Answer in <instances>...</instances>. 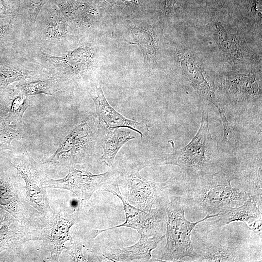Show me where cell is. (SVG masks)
Here are the masks:
<instances>
[{
	"instance_id": "cell-1",
	"label": "cell",
	"mask_w": 262,
	"mask_h": 262,
	"mask_svg": "<svg viewBox=\"0 0 262 262\" xmlns=\"http://www.w3.org/2000/svg\"><path fill=\"white\" fill-rule=\"evenodd\" d=\"M168 142L172 145L173 151L163 158L150 161V165H177L180 168L178 178L185 183L221 169L219 168L221 160L218 145L211 135L207 112H203L200 127L187 146L177 149L172 140Z\"/></svg>"
},
{
	"instance_id": "cell-2",
	"label": "cell",
	"mask_w": 262,
	"mask_h": 262,
	"mask_svg": "<svg viewBox=\"0 0 262 262\" xmlns=\"http://www.w3.org/2000/svg\"><path fill=\"white\" fill-rule=\"evenodd\" d=\"M236 177L228 170L200 176L186 182L187 186L184 201L207 214H217L225 207L239 206L248 198L245 191L233 188L231 181Z\"/></svg>"
},
{
	"instance_id": "cell-3",
	"label": "cell",
	"mask_w": 262,
	"mask_h": 262,
	"mask_svg": "<svg viewBox=\"0 0 262 262\" xmlns=\"http://www.w3.org/2000/svg\"><path fill=\"white\" fill-rule=\"evenodd\" d=\"M99 146L98 120L90 115L71 130L53 154L40 164L69 170L97 157Z\"/></svg>"
},
{
	"instance_id": "cell-4",
	"label": "cell",
	"mask_w": 262,
	"mask_h": 262,
	"mask_svg": "<svg viewBox=\"0 0 262 262\" xmlns=\"http://www.w3.org/2000/svg\"><path fill=\"white\" fill-rule=\"evenodd\" d=\"M149 166V162H125L115 165V181L122 192L123 198L130 204L146 209L153 206L164 207L169 199L172 179L157 183L143 177L140 171Z\"/></svg>"
},
{
	"instance_id": "cell-5",
	"label": "cell",
	"mask_w": 262,
	"mask_h": 262,
	"mask_svg": "<svg viewBox=\"0 0 262 262\" xmlns=\"http://www.w3.org/2000/svg\"><path fill=\"white\" fill-rule=\"evenodd\" d=\"M0 208L22 224L42 229L44 221L29 203L25 184L16 170L0 153Z\"/></svg>"
},
{
	"instance_id": "cell-6",
	"label": "cell",
	"mask_w": 262,
	"mask_h": 262,
	"mask_svg": "<svg viewBox=\"0 0 262 262\" xmlns=\"http://www.w3.org/2000/svg\"><path fill=\"white\" fill-rule=\"evenodd\" d=\"M183 203L181 197L175 196L171 199L169 198L165 204L167 215L166 243L159 258L162 261L175 262L189 257L199 261V257L195 251L191 239V232L197 224L218 216V213L207 214L200 220L191 222L185 218Z\"/></svg>"
},
{
	"instance_id": "cell-7",
	"label": "cell",
	"mask_w": 262,
	"mask_h": 262,
	"mask_svg": "<svg viewBox=\"0 0 262 262\" xmlns=\"http://www.w3.org/2000/svg\"><path fill=\"white\" fill-rule=\"evenodd\" d=\"M23 179L30 205L42 216L45 224L54 211L50 207L47 188L48 176L42 165L38 164L25 149H15L2 153Z\"/></svg>"
},
{
	"instance_id": "cell-8",
	"label": "cell",
	"mask_w": 262,
	"mask_h": 262,
	"mask_svg": "<svg viewBox=\"0 0 262 262\" xmlns=\"http://www.w3.org/2000/svg\"><path fill=\"white\" fill-rule=\"evenodd\" d=\"M116 195L121 200L126 215L123 223L103 229H93L92 236L95 238L105 231L119 227H127L135 229L140 236L151 237L163 234L164 223L165 222L164 207L156 206L155 208L142 209L134 207L126 201L121 194L115 181L112 183L105 190Z\"/></svg>"
},
{
	"instance_id": "cell-9",
	"label": "cell",
	"mask_w": 262,
	"mask_h": 262,
	"mask_svg": "<svg viewBox=\"0 0 262 262\" xmlns=\"http://www.w3.org/2000/svg\"><path fill=\"white\" fill-rule=\"evenodd\" d=\"M66 176L60 179L47 177L44 185L47 188L66 189L73 193L81 202L88 200L98 189L104 191L115 180V166L110 170L95 174L77 166L69 169Z\"/></svg>"
},
{
	"instance_id": "cell-10",
	"label": "cell",
	"mask_w": 262,
	"mask_h": 262,
	"mask_svg": "<svg viewBox=\"0 0 262 262\" xmlns=\"http://www.w3.org/2000/svg\"><path fill=\"white\" fill-rule=\"evenodd\" d=\"M81 209L69 214L64 210L54 212L52 217L45 224L42 230L43 245L50 253L49 262H58L65 244L72 240L69 234L71 228L77 224L82 217Z\"/></svg>"
},
{
	"instance_id": "cell-11",
	"label": "cell",
	"mask_w": 262,
	"mask_h": 262,
	"mask_svg": "<svg viewBox=\"0 0 262 262\" xmlns=\"http://www.w3.org/2000/svg\"><path fill=\"white\" fill-rule=\"evenodd\" d=\"M89 93L96 107L98 130L127 128L137 132L142 139L144 138L147 125L144 122L127 118L115 110L106 99L101 85L92 86Z\"/></svg>"
},
{
	"instance_id": "cell-12",
	"label": "cell",
	"mask_w": 262,
	"mask_h": 262,
	"mask_svg": "<svg viewBox=\"0 0 262 262\" xmlns=\"http://www.w3.org/2000/svg\"><path fill=\"white\" fill-rule=\"evenodd\" d=\"M217 217H218L217 220L203 225L202 234L207 235L213 229L231 222L241 221L262 239V213L256 204L249 198L241 206L224 207L218 213Z\"/></svg>"
},
{
	"instance_id": "cell-13",
	"label": "cell",
	"mask_w": 262,
	"mask_h": 262,
	"mask_svg": "<svg viewBox=\"0 0 262 262\" xmlns=\"http://www.w3.org/2000/svg\"><path fill=\"white\" fill-rule=\"evenodd\" d=\"M57 74L65 78L80 79L90 74L94 68V54L82 47L61 56L44 53Z\"/></svg>"
},
{
	"instance_id": "cell-14",
	"label": "cell",
	"mask_w": 262,
	"mask_h": 262,
	"mask_svg": "<svg viewBox=\"0 0 262 262\" xmlns=\"http://www.w3.org/2000/svg\"><path fill=\"white\" fill-rule=\"evenodd\" d=\"M42 229H33L20 223L0 208V253L13 249L29 241H41Z\"/></svg>"
},
{
	"instance_id": "cell-15",
	"label": "cell",
	"mask_w": 262,
	"mask_h": 262,
	"mask_svg": "<svg viewBox=\"0 0 262 262\" xmlns=\"http://www.w3.org/2000/svg\"><path fill=\"white\" fill-rule=\"evenodd\" d=\"M193 246L199 257V262H244L248 261V252L241 246L230 247L214 244L208 239L207 235L194 231Z\"/></svg>"
},
{
	"instance_id": "cell-16",
	"label": "cell",
	"mask_w": 262,
	"mask_h": 262,
	"mask_svg": "<svg viewBox=\"0 0 262 262\" xmlns=\"http://www.w3.org/2000/svg\"><path fill=\"white\" fill-rule=\"evenodd\" d=\"M181 59L182 70L191 85L201 98L211 102L218 109L224 126V135H228L231 132L230 128L222 108L215 97L212 84L202 69L191 58L181 57Z\"/></svg>"
},
{
	"instance_id": "cell-17",
	"label": "cell",
	"mask_w": 262,
	"mask_h": 262,
	"mask_svg": "<svg viewBox=\"0 0 262 262\" xmlns=\"http://www.w3.org/2000/svg\"><path fill=\"white\" fill-rule=\"evenodd\" d=\"M164 235H156L151 237L140 236L135 244L121 249H115L106 252L103 255L113 262H131L144 259L149 260L151 258V251L164 238Z\"/></svg>"
},
{
	"instance_id": "cell-18",
	"label": "cell",
	"mask_w": 262,
	"mask_h": 262,
	"mask_svg": "<svg viewBox=\"0 0 262 262\" xmlns=\"http://www.w3.org/2000/svg\"><path fill=\"white\" fill-rule=\"evenodd\" d=\"M98 132L99 144L103 149L99 159L109 167L114 165L115 156L121 148L128 141L135 138L130 131L123 129H98Z\"/></svg>"
},
{
	"instance_id": "cell-19",
	"label": "cell",
	"mask_w": 262,
	"mask_h": 262,
	"mask_svg": "<svg viewBox=\"0 0 262 262\" xmlns=\"http://www.w3.org/2000/svg\"><path fill=\"white\" fill-rule=\"evenodd\" d=\"M213 37L222 50L236 60L245 59L249 50L244 38L238 34H231L226 32L222 25L215 22L212 26Z\"/></svg>"
},
{
	"instance_id": "cell-20",
	"label": "cell",
	"mask_w": 262,
	"mask_h": 262,
	"mask_svg": "<svg viewBox=\"0 0 262 262\" xmlns=\"http://www.w3.org/2000/svg\"><path fill=\"white\" fill-rule=\"evenodd\" d=\"M132 41L142 51L147 65L155 64L157 60V41L156 35L150 27L136 25L131 28Z\"/></svg>"
},
{
	"instance_id": "cell-21",
	"label": "cell",
	"mask_w": 262,
	"mask_h": 262,
	"mask_svg": "<svg viewBox=\"0 0 262 262\" xmlns=\"http://www.w3.org/2000/svg\"><path fill=\"white\" fill-rule=\"evenodd\" d=\"M59 10L67 19L79 24H87L93 19L94 12L85 3L74 0H61L57 3Z\"/></svg>"
},
{
	"instance_id": "cell-22",
	"label": "cell",
	"mask_w": 262,
	"mask_h": 262,
	"mask_svg": "<svg viewBox=\"0 0 262 262\" xmlns=\"http://www.w3.org/2000/svg\"><path fill=\"white\" fill-rule=\"evenodd\" d=\"M25 126L9 123L5 118L0 117V153L14 149L12 142L24 137Z\"/></svg>"
},
{
	"instance_id": "cell-23",
	"label": "cell",
	"mask_w": 262,
	"mask_h": 262,
	"mask_svg": "<svg viewBox=\"0 0 262 262\" xmlns=\"http://www.w3.org/2000/svg\"><path fill=\"white\" fill-rule=\"evenodd\" d=\"M31 77L30 71L21 69L3 58H0V89H5L11 83Z\"/></svg>"
},
{
	"instance_id": "cell-24",
	"label": "cell",
	"mask_w": 262,
	"mask_h": 262,
	"mask_svg": "<svg viewBox=\"0 0 262 262\" xmlns=\"http://www.w3.org/2000/svg\"><path fill=\"white\" fill-rule=\"evenodd\" d=\"M59 80L57 78L41 79L27 82L17 85L21 93L27 96H33L39 94L53 96L54 88Z\"/></svg>"
},
{
	"instance_id": "cell-25",
	"label": "cell",
	"mask_w": 262,
	"mask_h": 262,
	"mask_svg": "<svg viewBox=\"0 0 262 262\" xmlns=\"http://www.w3.org/2000/svg\"><path fill=\"white\" fill-rule=\"evenodd\" d=\"M68 21L59 10H56L48 20L46 26V34L52 39H61L68 33Z\"/></svg>"
},
{
	"instance_id": "cell-26",
	"label": "cell",
	"mask_w": 262,
	"mask_h": 262,
	"mask_svg": "<svg viewBox=\"0 0 262 262\" xmlns=\"http://www.w3.org/2000/svg\"><path fill=\"white\" fill-rule=\"evenodd\" d=\"M30 105L31 101L28 96L22 93L16 96L14 92L9 111L5 117L6 120L12 124L24 126L22 117L24 113Z\"/></svg>"
},
{
	"instance_id": "cell-27",
	"label": "cell",
	"mask_w": 262,
	"mask_h": 262,
	"mask_svg": "<svg viewBox=\"0 0 262 262\" xmlns=\"http://www.w3.org/2000/svg\"><path fill=\"white\" fill-rule=\"evenodd\" d=\"M14 92L9 88L0 89V117L5 118L9 113Z\"/></svg>"
},
{
	"instance_id": "cell-28",
	"label": "cell",
	"mask_w": 262,
	"mask_h": 262,
	"mask_svg": "<svg viewBox=\"0 0 262 262\" xmlns=\"http://www.w3.org/2000/svg\"><path fill=\"white\" fill-rule=\"evenodd\" d=\"M64 250L71 257L72 262H85L89 261L83 255L82 245L81 241L73 242L71 245L65 246Z\"/></svg>"
},
{
	"instance_id": "cell-29",
	"label": "cell",
	"mask_w": 262,
	"mask_h": 262,
	"mask_svg": "<svg viewBox=\"0 0 262 262\" xmlns=\"http://www.w3.org/2000/svg\"><path fill=\"white\" fill-rule=\"evenodd\" d=\"M12 32L11 21L0 22V58L3 50L7 47Z\"/></svg>"
},
{
	"instance_id": "cell-30",
	"label": "cell",
	"mask_w": 262,
	"mask_h": 262,
	"mask_svg": "<svg viewBox=\"0 0 262 262\" xmlns=\"http://www.w3.org/2000/svg\"><path fill=\"white\" fill-rule=\"evenodd\" d=\"M48 0H29L28 20L31 23H34L40 11Z\"/></svg>"
},
{
	"instance_id": "cell-31",
	"label": "cell",
	"mask_w": 262,
	"mask_h": 262,
	"mask_svg": "<svg viewBox=\"0 0 262 262\" xmlns=\"http://www.w3.org/2000/svg\"><path fill=\"white\" fill-rule=\"evenodd\" d=\"M10 16V10L7 0H0V22Z\"/></svg>"
}]
</instances>
